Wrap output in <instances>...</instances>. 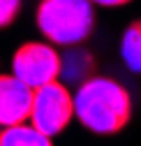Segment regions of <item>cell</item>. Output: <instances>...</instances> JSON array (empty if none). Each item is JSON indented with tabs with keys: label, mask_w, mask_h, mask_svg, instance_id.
<instances>
[{
	"label": "cell",
	"mask_w": 141,
	"mask_h": 146,
	"mask_svg": "<svg viewBox=\"0 0 141 146\" xmlns=\"http://www.w3.org/2000/svg\"><path fill=\"white\" fill-rule=\"evenodd\" d=\"M12 74L32 90L56 81L60 74V53L56 51V44L28 42L19 46L12 58Z\"/></svg>",
	"instance_id": "cell-4"
},
{
	"label": "cell",
	"mask_w": 141,
	"mask_h": 146,
	"mask_svg": "<svg viewBox=\"0 0 141 146\" xmlns=\"http://www.w3.org/2000/svg\"><path fill=\"white\" fill-rule=\"evenodd\" d=\"M72 102L79 123L95 135H113L123 130L132 114L130 93L118 81L107 77L81 81Z\"/></svg>",
	"instance_id": "cell-1"
},
{
	"label": "cell",
	"mask_w": 141,
	"mask_h": 146,
	"mask_svg": "<svg viewBox=\"0 0 141 146\" xmlns=\"http://www.w3.org/2000/svg\"><path fill=\"white\" fill-rule=\"evenodd\" d=\"M120 53L123 60L132 72H141V21L132 23L120 42Z\"/></svg>",
	"instance_id": "cell-8"
},
{
	"label": "cell",
	"mask_w": 141,
	"mask_h": 146,
	"mask_svg": "<svg viewBox=\"0 0 141 146\" xmlns=\"http://www.w3.org/2000/svg\"><path fill=\"white\" fill-rule=\"evenodd\" d=\"M72 116H74V102L63 81L56 79V81H49L32 90L28 118L49 139L56 137L58 132H63L67 123L72 121Z\"/></svg>",
	"instance_id": "cell-3"
},
{
	"label": "cell",
	"mask_w": 141,
	"mask_h": 146,
	"mask_svg": "<svg viewBox=\"0 0 141 146\" xmlns=\"http://www.w3.org/2000/svg\"><path fill=\"white\" fill-rule=\"evenodd\" d=\"M21 9V0H0V28H7Z\"/></svg>",
	"instance_id": "cell-9"
},
{
	"label": "cell",
	"mask_w": 141,
	"mask_h": 146,
	"mask_svg": "<svg viewBox=\"0 0 141 146\" xmlns=\"http://www.w3.org/2000/svg\"><path fill=\"white\" fill-rule=\"evenodd\" d=\"M93 56L86 49H69L65 56H60V74L65 84H81L93 70Z\"/></svg>",
	"instance_id": "cell-6"
},
{
	"label": "cell",
	"mask_w": 141,
	"mask_h": 146,
	"mask_svg": "<svg viewBox=\"0 0 141 146\" xmlns=\"http://www.w3.org/2000/svg\"><path fill=\"white\" fill-rule=\"evenodd\" d=\"M51 139L42 135L35 125H23L14 123L5 125L0 132V146H49Z\"/></svg>",
	"instance_id": "cell-7"
},
{
	"label": "cell",
	"mask_w": 141,
	"mask_h": 146,
	"mask_svg": "<svg viewBox=\"0 0 141 146\" xmlns=\"http://www.w3.org/2000/svg\"><path fill=\"white\" fill-rule=\"evenodd\" d=\"M35 21L51 44L74 46L93 33L95 12L90 0H42Z\"/></svg>",
	"instance_id": "cell-2"
},
{
	"label": "cell",
	"mask_w": 141,
	"mask_h": 146,
	"mask_svg": "<svg viewBox=\"0 0 141 146\" xmlns=\"http://www.w3.org/2000/svg\"><path fill=\"white\" fill-rule=\"evenodd\" d=\"M32 88L14 74H0V125L26 123L30 116Z\"/></svg>",
	"instance_id": "cell-5"
},
{
	"label": "cell",
	"mask_w": 141,
	"mask_h": 146,
	"mask_svg": "<svg viewBox=\"0 0 141 146\" xmlns=\"http://www.w3.org/2000/svg\"><path fill=\"white\" fill-rule=\"evenodd\" d=\"M95 5H102V7H120V5H127L130 0H90Z\"/></svg>",
	"instance_id": "cell-10"
}]
</instances>
